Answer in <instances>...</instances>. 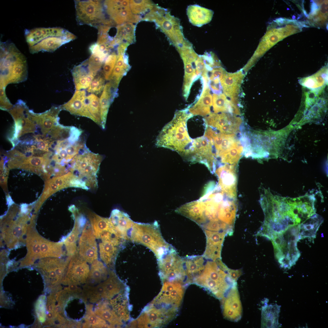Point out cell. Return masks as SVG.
<instances>
[{"label": "cell", "mask_w": 328, "mask_h": 328, "mask_svg": "<svg viewBox=\"0 0 328 328\" xmlns=\"http://www.w3.org/2000/svg\"><path fill=\"white\" fill-rule=\"evenodd\" d=\"M205 258V257H204ZM228 268L221 258L214 261L205 258L201 267L193 277L190 284L204 288L215 297L221 300L236 285L228 273Z\"/></svg>", "instance_id": "cell-1"}, {"label": "cell", "mask_w": 328, "mask_h": 328, "mask_svg": "<svg viewBox=\"0 0 328 328\" xmlns=\"http://www.w3.org/2000/svg\"><path fill=\"white\" fill-rule=\"evenodd\" d=\"M193 116L188 108L176 111L173 119L158 135L156 145L176 151L185 157L193 142L189 135L187 126L188 120Z\"/></svg>", "instance_id": "cell-2"}, {"label": "cell", "mask_w": 328, "mask_h": 328, "mask_svg": "<svg viewBox=\"0 0 328 328\" xmlns=\"http://www.w3.org/2000/svg\"><path fill=\"white\" fill-rule=\"evenodd\" d=\"M26 59L15 45L9 41L0 43V87L25 80L27 77Z\"/></svg>", "instance_id": "cell-3"}, {"label": "cell", "mask_w": 328, "mask_h": 328, "mask_svg": "<svg viewBox=\"0 0 328 328\" xmlns=\"http://www.w3.org/2000/svg\"><path fill=\"white\" fill-rule=\"evenodd\" d=\"M26 41L30 52H52L61 46L76 39V36L63 28H38L26 30Z\"/></svg>", "instance_id": "cell-4"}, {"label": "cell", "mask_w": 328, "mask_h": 328, "mask_svg": "<svg viewBox=\"0 0 328 328\" xmlns=\"http://www.w3.org/2000/svg\"><path fill=\"white\" fill-rule=\"evenodd\" d=\"M299 224L290 226L284 230L272 234L270 238L272 243L275 257L281 266L289 268L294 265L300 255L297 247Z\"/></svg>", "instance_id": "cell-5"}, {"label": "cell", "mask_w": 328, "mask_h": 328, "mask_svg": "<svg viewBox=\"0 0 328 328\" xmlns=\"http://www.w3.org/2000/svg\"><path fill=\"white\" fill-rule=\"evenodd\" d=\"M129 240L148 248L157 260L167 254L173 247L163 238L157 221L152 224L134 222L129 234Z\"/></svg>", "instance_id": "cell-6"}, {"label": "cell", "mask_w": 328, "mask_h": 328, "mask_svg": "<svg viewBox=\"0 0 328 328\" xmlns=\"http://www.w3.org/2000/svg\"><path fill=\"white\" fill-rule=\"evenodd\" d=\"M241 133L240 141L246 157L262 159L275 153V133L273 132L250 130Z\"/></svg>", "instance_id": "cell-7"}, {"label": "cell", "mask_w": 328, "mask_h": 328, "mask_svg": "<svg viewBox=\"0 0 328 328\" xmlns=\"http://www.w3.org/2000/svg\"><path fill=\"white\" fill-rule=\"evenodd\" d=\"M102 159L101 155L91 152L87 148L72 160L70 171L84 182L88 189L95 187L97 175Z\"/></svg>", "instance_id": "cell-8"}, {"label": "cell", "mask_w": 328, "mask_h": 328, "mask_svg": "<svg viewBox=\"0 0 328 328\" xmlns=\"http://www.w3.org/2000/svg\"><path fill=\"white\" fill-rule=\"evenodd\" d=\"M144 19L154 22L176 48L181 46L187 40L184 37L179 19L165 9L155 5L145 15Z\"/></svg>", "instance_id": "cell-9"}, {"label": "cell", "mask_w": 328, "mask_h": 328, "mask_svg": "<svg viewBox=\"0 0 328 328\" xmlns=\"http://www.w3.org/2000/svg\"><path fill=\"white\" fill-rule=\"evenodd\" d=\"M76 18L80 25L96 28L110 21L104 9L103 1L100 0H75Z\"/></svg>", "instance_id": "cell-10"}, {"label": "cell", "mask_w": 328, "mask_h": 328, "mask_svg": "<svg viewBox=\"0 0 328 328\" xmlns=\"http://www.w3.org/2000/svg\"><path fill=\"white\" fill-rule=\"evenodd\" d=\"M162 289L152 303L159 308L178 314L186 285L177 281H164Z\"/></svg>", "instance_id": "cell-11"}, {"label": "cell", "mask_w": 328, "mask_h": 328, "mask_svg": "<svg viewBox=\"0 0 328 328\" xmlns=\"http://www.w3.org/2000/svg\"><path fill=\"white\" fill-rule=\"evenodd\" d=\"M158 264L159 275L162 282L177 281L188 285L183 258L180 257L173 247L158 260Z\"/></svg>", "instance_id": "cell-12"}, {"label": "cell", "mask_w": 328, "mask_h": 328, "mask_svg": "<svg viewBox=\"0 0 328 328\" xmlns=\"http://www.w3.org/2000/svg\"><path fill=\"white\" fill-rule=\"evenodd\" d=\"M8 111L15 122L12 136L9 139L12 145L14 141L25 134L36 132V125L34 119L35 113L29 109L24 101L19 100Z\"/></svg>", "instance_id": "cell-13"}, {"label": "cell", "mask_w": 328, "mask_h": 328, "mask_svg": "<svg viewBox=\"0 0 328 328\" xmlns=\"http://www.w3.org/2000/svg\"><path fill=\"white\" fill-rule=\"evenodd\" d=\"M128 290L125 285L116 275L110 271L106 279L98 284L88 287L87 294L90 300L95 303L102 300L110 301L120 293Z\"/></svg>", "instance_id": "cell-14"}, {"label": "cell", "mask_w": 328, "mask_h": 328, "mask_svg": "<svg viewBox=\"0 0 328 328\" xmlns=\"http://www.w3.org/2000/svg\"><path fill=\"white\" fill-rule=\"evenodd\" d=\"M185 158L192 162L204 164L212 173L215 172L217 165L215 151L213 144L204 135L193 140Z\"/></svg>", "instance_id": "cell-15"}, {"label": "cell", "mask_w": 328, "mask_h": 328, "mask_svg": "<svg viewBox=\"0 0 328 328\" xmlns=\"http://www.w3.org/2000/svg\"><path fill=\"white\" fill-rule=\"evenodd\" d=\"M104 5L108 18L114 24L122 25L130 22L135 23L141 19L138 15L133 14L128 0H106Z\"/></svg>", "instance_id": "cell-16"}, {"label": "cell", "mask_w": 328, "mask_h": 328, "mask_svg": "<svg viewBox=\"0 0 328 328\" xmlns=\"http://www.w3.org/2000/svg\"><path fill=\"white\" fill-rule=\"evenodd\" d=\"M236 115L228 113H211L203 119L206 125L226 135L235 134L240 132L243 122Z\"/></svg>", "instance_id": "cell-17"}, {"label": "cell", "mask_w": 328, "mask_h": 328, "mask_svg": "<svg viewBox=\"0 0 328 328\" xmlns=\"http://www.w3.org/2000/svg\"><path fill=\"white\" fill-rule=\"evenodd\" d=\"M237 164H225L220 165L214 172L221 190L227 196L235 199L237 192Z\"/></svg>", "instance_id": "cell-18"}, {"label": "cell", "mask_w": 328, "mask_h": 328, "mask_svg": "<svg viewBox=\"0 0 328 328\" xmlns=\"http://www.w3.org/2000/svg\"><path fill=\"white\" fill-rule=\"evenodd\" d=\"M101 241L99 244V252L102 261L108 267L115 263L123 239L109 231H105L101 235Z\"/></svg>", "instance_id": "cell-19"}, {"label": "cell", "mask_w": 328, "mask_h": 328, "mask_svg": "<svg viewBox=\"0 0 328 328\" xmlns=\"http://www.w3.org/2000/svg\"><path fill=\"white\" fill-rule=\"evenodd\" d=\"M184 65L185 75L182 87V95L185 99L188 97L192 84L199 78L196 70L195 61L198 55L192 47L183 49L179 52Z\"/></svg>", "instance_id": "cell-20"}, {"label": "cell", "mask_w": 328, "mask_h": 328, "mask_svg": "<svg viewBox=\"0 0 328 328\" xmlns=\"http://www.w3.org/2000/svg\"><path fill=\"white\" fill-rule=\"evenodd\" d=\"M96 238L90 224L87 221L80 237L77 249L79 255L90 264L98 258Z\"/></svg>", "instance_id": "cell-21"}, {"label": "cell", "mask_w": 328, "mask_h": 328, "mask_svg": "<svg viewBox=\"0 0 328 328\" xmlns=\"http://www.w3.org/2000/svg\"><path fill=\"white\" fill-rule=\"evenodd\" d=\"M87 263L77 252L70 263L66 279L67 283L77 285L85 284L90 270V267Z\"/></svg>", "instance_id": "cell-22"}, {"label": "cell", "mask_w": 328, "mask_h": 328, "mask_svg": "<svg viewBox=\"0 0 328 328\" xmlns=\"http://www.w3.org/2000/svg\"><path fill=\"white\" fill-rule=\"evenodd\" d=\"M224 316L227 319L237 321L240 319L242 306L236 285L232 286L221 299Z\"/></svg>", "instance_id": "cell-23"}, {"label": "cell", "mask_w": 328, "mask_h": 328, "mask_svg": "<svg viewBox=\"0 0 328 328\" xmlns=\"http://www.w3.org/2000/svg\"><path fill=\"white\" fill-rule=\"evenodd\" d=\"M207 136L213 144L217 162L231 149L241 143L235 134L226 135L213 129L209 131Z\"/></svg>", "instance_id": "cell-24"}, {"label": "cell", "mask_w": 328, "mask_h": 328, "mask_svg": "<svg viewBox=\"0 0 328 328\" xmlns=\"http://www.w3.org/2000/svg\"><path fill=\"white\" fill-rule=\"evenodd\" d=\"M70 210L72 214L74 219V224L72 231L65 240V243L68 255L70 257H72L77 252V241L87 222V220L85 217L79 213L75 206H72L70 207Z\"/></svg>", "instance_id": "cell-25"}, {"label": "cell", "mask_w": 328, "mask_h": 328, "mask_svg": "<svg viewBox=\"0 0 328 328\" xmlns=\"http://www.w3.org/2000/svg\"><path fill=\"white\" fill-rule=\"evenodd\" d=\"M109 220L115 235L122 239L129 240V234L134 222L128 215L115 209L112 211Z\"/></svg>", "instance_id": "cell-26"}, {"label": "cell", "mask_w": 328, "mask_h": 328, "mask_svg": "<svg viewBox=\"0 0 328 328\" xmlns=\"http://www.w3.org/2000/svg\"><path fill=\"white\" fill-rule=\"evenodd\" d=\"M244 77L242 70L234 73L226 72L220 80L224 94L232 103L237 105L240 88Z\"/></svg>", "instance_id": "cell-27"}, {"label": "cell", "mask_w": 328, "mask_h": 328, "mask_svg": "<svg viewBox=\"0 0 328 328\" xmlns=\"http://www.w3.org/2000/svg\"><path fill=\"white\" fill-rule=\"evenodd\" d=\"M61 110L60 106H53L50 109L43 113H35L36 131L39 130L40 131L41 138L45 137L52 128L59 124L58 115Z\"/></svg>", "instance_id": "cell-28"}, {"label": "cell", "mask_w": 328, "mask_h": 328, "mask_svg": "<svg viewBox=\"0 0 328 328\" xmlns=\"http://www.w3.org/2000/svg\"><path fill=\"white\" fill-rule=\"evenodd\" d=\"M206 237V246L203 255L214 261L221 258L222 245L226 233L224 232L203 230Z\"/></svg>", "instance_id": "cell-29"}, {"label": "cell", "mask_w": 328, "mask_h": 328, "mask_svg": "<svg viewBox=\"0 0 328 328\" xmlns=\"http://www.w3.org/2000/svg\"><path fill=\"white\" fill-rule=\"evenodd\" d=\"M86 97L85 90H76L71 99L60 106L62 110L68 111L71 114L88 118Z\"/></svg>", "instance_id": "cell-30"}, {"label": "cell", "mask_w": 328, "mask_h": 328, "mask_svg": "<svg viewBox=\"0 0 328 328\" xmlns=\"http://www.w3.org/2000/svg\"><path fill=\"white\" fill-rule=\"evenodd\" d=\"M202 79L203 88L201 94L196 102L187 108L188 111L193 115L206 116L211 113L210 108L213 102L210 89L207 81Z\"/></svg>", "instance_id": "cell-31"}, {"label": "cell", "mask_w": 328, "mask_h": 328, "mask_svg": "<svg viewBox=\"0 0 328 328\" xmlns=\"http://www.w3.org/2000/svg\"><path fill=\"white\" fill-rule=\"evenodd\" d=\"M94 311L106 321L110 327H119L125 324L114 311L110 301L102 300L97 302Z\"/></svg>", "instance_id": "cell-32"}, {"label": "cell", "mask_w": 328, "mask_h": 328, "mask_svg": "<svg viewBox=\"0 0 328 328\" xmlns=\"http://www.w3.org/2000/svg\"><path fill=\"white\" fill-rule=\"evenodd\" d=\"M72 73L76 90L87 88L97 75L89 68L85 60L73 69Z\"/></svg>", "instance_id": "cell-33"}, {"label": "cell", "mask_w": 328, "mask_h": 328, "mask_svg": "<svg viewBox=\"0 0 328 328\" xmlns=\"http://www.w3.org/2000/svg\"><path fill=\"white\" fill-rule=\"evenodd\" d=\"M175 212L194 221L200 227L205 223L202 202L199 200L182 205Z\"/></svg>", "instance_id": "cell-34"}, {"label": "cell", "mask_w": 328, "mask_h": 328, "mask_svg": "<svg viewBox=\"0 0 328 328\" xmlns=\"http://www.w3.org/2000/svg\"><path fill=\"white\" fill-rule=\"evenodd\" d=\"M186 12L190 22L198 27H201L209 22L214 14L211 10L197 5L188 6Z\"/></svg>", "instance_id": "cell-35"}, {"label": "cell", "mask_w": 328, "mask_h": 328, "mask_svg": "<svg viewBox=\"0 0 328 328\" xmlns=\"http://www.w3.org/2000/svg\"><path fill=\"white\" fill-rule=\"evenodd\" d=\"M117 88L111 82L105 84L100 98L101 128L104 129L108 109L117 94Z\"/></svg>", "instance_id": "cell-36"}, {"label": "cell", "mask_w": 328, "mask_h": 328, "mask_svg": "<svg viewBox=\"0 0 328 328\" xmlns=\"http://www.w3.org/2000/svg\"><path fill=\"white\" fill-rule=\"evenodd\" d=\"M110 270L101 261L97 259L91 263L88 276L85 285L94 286L105 280L108 277Z\"/></svg>", "instance_id": "cell-37"}, {"label": "cell", "mask_w": 328, "mask_h": 328, "mask_svg": "<svg viewBox=\"0 0 328 328\" xmlns=\"http://www.w3.org/2000/svg\"><path fill=\"white\" fill-rule=\"evenodd\" d=\"M126 51H118L116 61L109 80L117 88L130 68Z\"/></svg>", "instance_id": "cell-38"}, {"label": "cell", "mask_w": 328, "mask_h": 328, "mask_svg": "<svg viewBox=\"0 0 328 328\" xmlns=\"http://www.w3.org/2000/svg\"><path fill=\"white\" fill-rule=\"evenodd\" d=\"M323 221L322 217L316 213L299 224V239L315 238L320 225Z\"/></svg>", "instance_id": "cell-39"}, {"label": "cell", "mask_w": 328, "mask_h": 328, "mask_svg": "<svg viewBox=\"0 0 328 328\" xmlns=\"http://www.w3.org/2000/svg\"><path fill=\"white\" fill-rule=\"evenodd\" d=\"M212 102L213 110L215 113L227 112L237 115L241 114L238 105L228 99L224 94L214 93Z\"/></svg>", "instance_id": "cell-40"}, {"label": "cell", "mask_w": 328, "mask_h": 328, "mask_svg": "<svg viewBox=\"0 0 328 328\" xmlns=\"http://www.w3.org/2000/svg\"><path fill=\"white\" fill-rule=\"evenodd\" d=\"M135 26L133 23L128 22L117 25L116 33L113 38V42L116 46L122 43L130 44L135 41Z\"/></svg>", "instance_id": "cell-41"}, {"label": "cell", "mask_w": 328, "mask_h": 328, "mask_svg": "<svg viewBox=\"0 0 328 328\" xmlns=\"http://www.w3.org/2000/svg\"><path fill=\"white\" fill-rule=\"evenodd\" d=\"M280 307L277 304L262 307L261 326L266 328L278 327Z\"/></svg>", "instance_id": "cell-42"}, {"label": "cell", "mask_w": 328, "mask_h": 328, "mask_svg": "<svg viewBox=\"0 0 328 328\" xmlns=\"http://www.w3.org/2000/svg\"><path fill=\"white\" fill-rule=\"evenodd\" d=\"M88 218L96 238L99 239L102 234L105 231H109L115 234L109 218L101 217L92 212L89 213Z\"/></svg>", "instance_id": "cell-43"}, {"label": "cell", "mask_w": 328, "mask_h": 328, "mask_svg": "<svg viewBox=\"0 0 328 328\" xmlns=\"http://www.w3.org/2000/svg\"><path fill=\"white\" fill-rule=\"evenodd\" d=\"M86 101L88 118L101 127L100 98L95 94H91L87 96Z\"/></svg>", "instance_id": "cell-44"}, {"label": "cell", "mask_w": 328, "mask_h": 328, "mask_svg": "<svg viewBox=\"0 0 328 328\" xmlns=\"http://www.w3.org/2000/svg\"><path fill=\"white\" fill-rule=\"evenodd\" d=\"M92 305H87L85 315L82 323L83 328L110 327L104 320L95 314L93 310Z\"/></svg>", "instance_id": "cell-45"}, {"label": "cell", "mask_w": 328, "mask_h": 328, "mask_svg": "<svg viewBox=\"0 0 328 328\" xmlns=\"http://www.w3.org/2000/svg\"><path fill=\"white\" fill-rule=\"evenodd\" d=\"M47 159V156L45 154L43 157L36 156L26 158L20 168L38 172L43 169V167H45Z\"/></svg>", "instance_id": "cell-46"}, {"label": "cell", "mask_w": 328, "mask_h": 328, "mask_svg": "<svg viewBox=\"0 0 328 328\" xmlns=\"http://www.w3.org/2000/svg\"><path fill=\"white\" fill-rule=\"evenodd\" d=\"M243 154V147L240 143L232 148L220 158L219 165L221 163L237 164Z\"/></svg>", "instance_id": "cell-47"}, {"label": "cell", "mask_w": 328, "mask_h": 328, "mask_svg": "<svg viewBox=\"0 0 328 328\" xmlns=\"http://www.w3.org/2000/svg\"><path fill=\"white\" fill-rule=\"evenodd\" d=\"M154 6V5L149 1L131 0L130 1V7L132 12L137 15L150 11Z\"/></svg>", "instance_id": "cell-48"}, {"label": "cell", "mask_w": 328, "mask_h": 328, "mask_svg": "<svg viewBox=\"0 0 328 328\" xmlns=\"http://www.w3.org/2000/svg\"><path fill=\"white\" fill-rule=\"evenodd\" d=\"M117 57V54L114 52L111 53L104 63L102 73L107 80H109L114 68Z\"/></svg>", "instance_id": "cell-49"}, {"label": "cell", "mask_w": 328, "mask_h": 328, "mask_svg": "<svg viewBox=\"0 0 328 328\" xmlns=\"http://www.w3.org/2000/svg\"><path fill=\"white\" fill-rule=\"evenodd\" d=\"M105 79L102 75L97 74L91 81L87 89L89 93L98 94L103 91L105 86Z\"/></svg>", "instance_id": "cell-50"}, {"label": "cell", "mask_w": 328, "mask_h": 328, "mask_svg": "<svg viewBox=\"0 0 328 328\" xmlns=\"http://www.w3.org/2000/svg\"><path fill=\"white\" fill-rule=\"evenodd\" d=\"M13 106L7 97L5 89L0 88V108L5 111H8Z\"/></svg>", "instance_id": "cell-51"}, {"label": "cell", "mask_w": 328, "mask_h": 328, "mask_svg": "<svg viewBox=\"0 0 328 328\" xmlns=\"http://www.w3.org/2000/svg\"><path fill=\"white\" fill-rule=\"evenodd\" d=\"M228 272L231 278L236 282L242 273L241 270H234L230 269H228Z\"/></svg>", "instance_id": "cell-52"}, {"label": "cell", "mask_w": 328, "mask_h": 328, "mask_svg": "<svg viewBox=\"0 0 328 328\" xmlns=\"http://www.w3.org/2000/svg\"><path fill=\"white\" fill-rule=\"evenodd\" d=\"M13 233L15 236H19L22 233V230L19 227H16L14 230Z\"/></svg>", "instance_id": "cell-53"}, {"label": "cell", "mask_w": 328, "mask_h": 328, "mask_svg": "<svg viewBox=\"0 0 328 328\" xmlns=\"http://www.w3.org/2000/svg\"><path fill=\"white\" fill-rule=\"evenodd\" d=\"M39 246L37 245H35L33 247V250L36 252H38L40 251Z\"/></svg>", "instance_id": "cell-54"}, {"label": "cell", "mask_w": 328, "mask_h": 328, "mask_svg": "<svg viewBox=\"0 0 328 328\" xmlns=\"http://www.w3.org/2000/svg\"><path fill=\"white\" fill-rule=\"evenodd\" d=\"M41 248L42 250L43 251H46L47 250V246L45 244H42L41 245Z\"/></svg>", "instance_id": "cell-55"}]
</instances>
